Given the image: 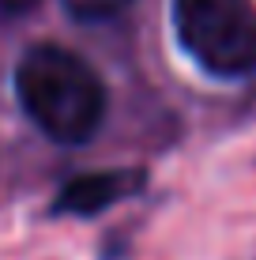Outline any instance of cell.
I'll use <instances>...</instances> for the list:
<instances>
[{"mask_svg": "<svg viewBox=\"0 0 256 260\" xmlns=\"http://www.w3.org/2000/svg\"><path fill=\"white\" fill-rule=\"evenodd\" d=\"M143 189V170H94L72 177L53 200V215H98Z\"/></svg>", "mask_w": 256, "mask_h": 260, "instance_id": "cell-3", "label": "cell"}, {"mask_svg": "<svg viewBox=\"0 0 256 260\" xmlns=\"http://www.w3.org/2000/svg\"><path fill=\"white\" fill-rule=\"evenodd\" d=\"M34 4H38V0H0V15H23V12H30Z\"/></svg>", "mask_w": 256, "mask_h": 260, "instance_id": "cell-5", "label": "cell"}, {"mask_svg": "<svg viewBox=\"0 0 256 260\" xmlns=\"http://www.w3.org/2000/svg\"><path fill=\"white\" fill-rule=\"evenodd\" d=\"M173 23L204 72L218 79L256 72V12L249 0H173Z\"/></svg>", "mask_w": 256, "mask_h": 260, "instance_id": "cell-2", "label": "cell"}, {"mask_svg": "<svg viewBox=\"0 0 256 260\" xmlns=\"http://www.w3.org/2000/svg\"><path fill=\"white\" fill-rule=\"evenodd\" d=\"M15 94L34 128L53 143H87L105 117L98 72L64 46H34L15 64Z\"/></svg>", "mask_w": 256, "mask_h": 260, "instance_id": "cell-1", "label": "cell"}, {"mask_svg": "<svg viewBox=\"0 0 256 260\" xmlns=\"http://www.w3.org/2000/svg\"><path fill=\"white\" fill-rule=\"evenodd\" d=\"M132 0H64V8L83 23H102V19H113L121 15Z\"/></svg>", "mask_w": 256, "mask_h": 260, "instance_id": "cell-4", "label": "cell"}]
</instances>
